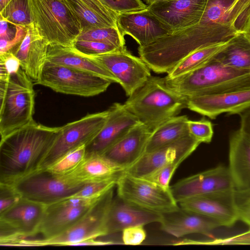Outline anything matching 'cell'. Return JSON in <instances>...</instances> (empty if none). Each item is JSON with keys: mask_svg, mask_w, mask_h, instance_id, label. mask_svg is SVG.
<instances>
[{"mask_svg": "<svg viewBox=\"0 0 250 250\" xmlns=\"http://www.w3.org/2000/svg\"><path fill=\"white\" fill-rule=\"evenodd\" d=\"M15 27L16 34L12 40L8 41L0 39V54L12 50L22 41L25 37L27 26L16 25Z\"/></svg>", "mask_w": 250, "mask_h": 250, "instance_id": "obj_45", "label": "cell"}, {"mask_svg": "<svg viewBox=\"0 0 250 250\" xmlns=\"http://www.w3.org/2000/svg\"><path fill=\"white\" fill-rule=\"evenodd\" d=\"M33 24L49 44L71 47L82 31L81 24L62 0H29Z\"/></svg>", "mask_w": 250, "mask_h": 250, "instance_id": "obj_6", "label": "cell"}, {"mask_svg": "<svg viewBox=\"0 0 250 250\" xmlns=\"http://www.w3.org/2000/svg\"><path fill=\"white\" fill-rule=\"evenodd\" d=\"M228 159L235 190H250V138L239 129L229 135Z\"/></svg>", "mask_w": 250, "mask_h": 250, "instance_id": "obj_26", "label": "cell"}, {"mask_svg": "<svg viewBox=\"0 0 250 250\" xmlns=\"http://www.w3.org/2000/svg\"><path fill=\"white\" fill-rule=\"evenodd\" d=\"M250 11V0H235L229 10V20L236 30Z\"/></svg>", "mask_w": 250, "mask_h": 250, "instance_id": "obj_41", "label": "cell"}, {"mask_svg": "<svg viewBox=\"0 0 250 250\" xmlns=\"http://www.w3.org/2000/svg\"><path fill=\"white\" fill-rule=\"evenodd\" d=\"M204 244H250V230L225 239L203 241Z\"/></svg>", "mask_w": 250, "mask_h": 250, "instance_id": "obj_46", "label": "cell"}, {"mask_svg": "<svg viewBox=\"0 0 250 250\" xmlns=\"http://www.w3.org/2000/svg\"><path fill=\"white\" fill-rule=\"evenodd\" d=\"M239 129L250 138V108L240 114Z\"/></svg>", "mask_w": 250, "mask_h": 250, "instance_id": "obj_49", "label": "cell"}, {"mask_svg": "<svg viewBox=\"0 0 250 250\" xmlns=\"http://www.w3.org/2000/svg\"><path fill=\"white\" fill-rule=\"evenodd\" d=\"M187 115L176 116L167 120L152 131L146 152H150L189 134Z\"/></svg>", "mask_w": 250, "mask_h": 250, "instance_id": "obj_30", "label": "cell"}, {"mask_svg": "<svg viewBox=\"0 0 250 250\" xmlns=\"http://www.w3.org/2000/svg\"><path fill=\"white\" fill-rule=\"evenodd\" d=\"M234 191L192 197L178 204L182 208L217 221L221 227L230 228L238 221Z\"/></svg>", "mask_w": 250, "mask_h": 250, "instance_id": "obj_20", "label": "cell"}, {"mask_svg": "<svg viewBox=\"0 0 250 250\" xmlns=\"http://www.w3.org/2000/svg\"><path fill=\"white\" fill-rule=\"evenodd\" d=\"M162 215V229L178 238L193 233L209 235L212 231L221 227L209 217L180 207Z\"/></svg>", "mask_w": 250, "mask_h": 250, "instance_id": "obj_25", "label": "cell"}, {"mask_svg": "<svg viewBox=\"0 0 250 250\" xmlns=\"http://www.w3.org/2000/svg\"><path fill=\"white\" fill-rule=\"evenodd\" d=\"M162 219V214L141 208L117 196L113 197L106 213V235L122 231L134 226H144L154 222L160 223Z\"/></svg>", "mask_w": 250, "mask_h": 250, "instance_id": "obj_23", "label": "cell"}, {"mask_svg": "<svg viewBox=\"0 0 250 250\" xmlns=\"http://www.w3.org/2000/svg\"><path fill=\"white\" fill-rule=\"evenodd\" d=\"M242 33H243L250 40V13L244 23Z\"/></svg>", "mask_w": 250, "mask_h": 250, "instance_id": "obj_51", "label": "cell"}, {"mask_svg": "<svg viewBox=\"0 0 250 250\" xmlns=\"http://www.w3.org/2000/svg\"><path fill=\"white\" fill-rule=\"evenodd\" d=\"M71 48L78 53L86 57H93L116 51L120 48L105 43L76 40Z\"/></svg>", "mask_w": 250, "mask_h": 250, "instance_id": "obj_36", "label": "cell"}, {"mask_svg": "<svg viewBox=\"0 0 250 250\" xmlns=\"http://www.w3.org/2000/svg\"><path fill=\"white\" fill-rule=\"evenodd\" d=\"M36 83L56 92L87 97L104 92L111 83L93 73L46 61Z\"/></svg>", "mask_w": 250, "mask_h": 250, "instance_id": "obj_8", "label": "cell"}, {"mask_svg": "<svg viewBox=\"0 0 250 250\" xmlns=\"http://www.w3.org/2000/svg\"><path fill=\"white\" fill-rule=\"evenodd\" d=\"M85 184L43 169L12 185L22 198L46 206L72 196Z\"/></svg>", "mask_w": 250, "mask_h": 250, "instance_id": "obj_10", "label": "cell"}, {"mask_svg": "<svg viewBox=\"0 0 250 250\" xmlns=\"http://www.w3.org/2000/svg\"><path fill=\"white\" fill-rule=\"evenodd\" d=\"M10 23L3 19L0 18V39L8 41L12 40L16 34V29L13 30L9 27Z\"/></svg>", "mask_w": 250, "mask_h": 250, "instance_id": "obj_48", "label": "cell"}, {"mask_svg": "<svg viewBox=\"0 0 250 250\" xmlns=\"http://www.w3.org/2000/svg\"><path fill=\"white\" fill-rule=\"evenodd\" d=\"M125 171L103 154H90L86 155L75 169L62 176L86 184L110 179L120 175Z\"/></svg>", "mask_w": 250, "mask_h": 250, "instance_id": "obj_29", "label": "cell"}, {"mask_svg": "<svg viewBox=\"0 0 250 250\" xmlns=\"http://www.w3.org/2000/svg\"><path fill=\"white\" fill-rule=\"evenodd\" d=\"M119 81L128 97L142 86L151 76L150 69L139 57L132 55L125 47L93 57Z\"/></svg>", "mask_w": 250, "mask_h": 250, "instance_id": "obj_15", "label": "cell"}, {"mask_svg": "<svg viewBox=\"0 0 250 250\" xmlns=\"http://www.w3.org/2000/svg\"><path fill=\"white\" fill-rule=\"evenodd\" d=\"M61 130L35 121L0 139V183L12 185L38 171Z\"/></svg>", "mask_w": 250, "mask_h": 250, "instance_id": "obj_2", "label": "cell"}, {"mask_svg": "<svg viewBox=\"0 0 250 250\" xmlns=\"http://www.w3.org/2000/svg\"><path fill=\"white\" fill-rule=\"evenodd\" d=\"M113 198V188L104 193L80 220L60 234L48 238L22 239L11 246H76L88 239L106 236V215Z\"/></svg>", "mask_w": 250, "mask_h": 250, "instance_id": "obj_7", "label": "cell"}, {"mask_svg": "<svg viewBox=\"0 0 250 250\" xmlns=\"http://www.w3.org/2000/svg\"><path fill=\"white\" fill-rule=\"evenodd\" d=\"M165 78L170 88L187 97L250 88V70L227 66L214 57L187 74L173 79Z\"/></svg>", "mask_w": 250, "mask_h": 250, "instance_id": "obj_3", "label": "cell"}, {"mask_svg": "<svg viewBox=\"0 0 250 250\" xmlns=\"http://www.w3.org/2000/svg\"><path fill=\"white\" fill-rule=\"evenodd\" d=\"M170 190L177 203L192 197L235 190L228 167L222 164L183 179L170 186Z\"/></svg>", "mask_w": 250, "mask_h": 250, "instance_id": "obj_13", "label": "cell"}, {"mask_svg": "<svg viewBox=\"0 0 250 250\" xmlns=\"http://www.w3.org/2000/svg\"><path fill=\"white\" fill-rule=\"evenodd\" d=\"M117 26L123 35L131 36L140 46L149 45L173 33L147 8L119 14Z\"/></svg>", "mask_w": 250, "mask_h": 250, "instance_id": "obj_17", "label": "cell"}, {"mask_svg": "<svg viewBox=\"0 0 250 250\" xmlns=\"http://www.w3.org/2000/svg\"><path fill=\"white\" fill-rule=\"evenodd\" d=\"M46 206L22 198L0 214V245L11 246L39 234Z\"/></svg>", "mask_w": 250, "mask_h": 250, "instance_id": "obj_12", "label": "cell"}, {"mask_svg": "<svg viewBox=\"0 0 250 250\" xmlns=\"http://www.w3.org/2000/svg\"><path fill=\"white\" fill-rule=\"evenodd\" d=\"M124 37L118 27H110L82 31L76 40L105 43L123 49L126 47Z\"/></svg>", "mask_w": 250, "mask_h": 250, "instance_id": "obj_33", "label": "cell"}, {"mask_svg": "<svg viewBox=\"0 0 250 250\" xmlns=\"http://www.w3.org/2000/svg\"><path fill=\"white\" fill-rule=\"evenodd\" d=\"M208 0H166L147 5V9L173 32L198 23Z\"/></svg>", "mask_w": 250, "mask_h": 250, "instance_id": "obj_18", "label": "cell"}, {"mask_svg": "<svg viewBox=\"0 0 250 250\" xmlns=\"http://www.w3.org/2000/svg\"><path fill=\"white\" fill-rule=\"evenodd\" d=\"M49 43L38 33L33 23L27 26L22 41L12 50L21 69L35 83L47 61Z\"/></svg>", "mask_w": 250, "mask_h": 250, "instance_id": "obj_24", "label": "cell"}, {"mask_svg": "<svg viewBox=\"0 0 250 250\" xmlns=\"http://www.w3.org/2000/svg\"><path fill=\"white\" fill-rule=\"evenodd\" d=\"M86 156V145L81 146L68 152L58 159L47 168L58 176L65 175L75 169Z\"/></svg>", "mask_w": 250, "mask_h": 250, "instance_id": "obj_35", "label": "cell"}, {"mask_svg": "<svg viewBox=\"0 0 250 250\" xmlns=\"http://www.w3.org/2000/svg\"><path fill=\"white\" fill-rule=\"evenodd\" d=\"M108 116V111L89 114L61 126V131L46 153L39 170L46 169L72 150L86 146L98 135Z\"/></svg>", "mask_w": 250, "mask_h": 250, "instance_id": "obj_11", "label": "cell"}, {"mask_svg": "<svg viewBox=\"0 0 250 250\" xmlns=\"http://www.w3.org/2000/svg\"><path fill=\"white\" fill-rule=\"evenodd\" d=\"M62 0L79 20L82 31L93 28L118 27L119 14L106 7L100 0Z\"/></svg>", "mask_w": 250, "mask_h": 250, "instance_id": "obj_27", "label": "cell"}, {"mask_svg": "<svg viewBox=\"0 0 250 250\" xmlns=\"http://www.w3.org/2000/svg\"><path fill=\"white\" fill-rule=\"evenodd\" d=\"M187 158L182 157L157 169L144 178L166 189H170L171 178L180 165Z\"/></svg>", "mask_w": 250, "mask_h": 250, "instance_id": "obj_37", "label": "cell"}, {"mask_svg": "<svg viewBox=\"0 0 250 250\" xmlns=\"http://www.w3.org/2000/svg\"><path fill=\"white\" fill-rule=\"evenodd\" d=\"M163 0H145L146 3H147V5L151 4L154 2L159 1H163Z\"/></svg>", "mask_w": 250, "mask_h": 250, "instance_id": "obj_53", "label": "cell"}, {"mask_svg": "<svg viewBox=\"0 0 250 250\" xmlns=\"http://www.w3.org/2000/svg\"><path fill=\"white\" fill-rule=\"evenodd\" d=\"M22 198L12 185L0 183V214L14 206Z\"/></svg>", "mask_w": 250, "mask_h": 250, "instance_id": "obj_42", "label": "cell"}, {"mask_svg": "<svg viewBox=\"0 0 250 250\" xmlns=\"http://www.w3.org/2000/svg\"><path fill=\"white\" fill-rule=\"evenodd\" d=\"M152 131L146 125L140 123L102 154L126 170L145 153Z\"/></svg>", "mask_w": 250, "mask_h": 250, "instance_id": "obj_22", "label": "cell"}, {"mask_svg": "<svg viewBox=\"0 0 250 250\" xmlns=\"http://www.w3.org/2000/svg\"><path fill=\"white\" fill-rule=\"evenodd\" d=\"M187 107L214 120L223 113L238 114L250 108V88L187 97Z\"/></svg>", "mask_w": 250, "mask_h": 250, "instance_id": "obj_16", "label": "cell"}, {"mask_svg": "<svg viewBox=\"0 0 250 250\" xmlns=\"http://www.w3.org/2000/svg\"><path fill=\"white\" fill-rule=\"evenodd\" d=\"M214 58L227 66L250 70V40L243 33H238Z\"/></svg>", "mask_w": 250, "mask_h": 250, "instance_id": "obj_31", "label": "cell"}, {"mask_svg": "<svg viewBox=\"0 0 250 250\" xmlns=\"http://www.w3.org/2000/svg\"><path fill=\"white\" fill-rule=\"evenodd\" d=\"M108 8L117 14L145 10L147 5L141 0H100Z\"/></svg>", "mask_w": 250, "mask_h": 250, "instance_id": "obj_40", "label": "cell"}, {"mask_svg": "<svg viewBox=\"0 0 250 250\" xmlns=\"http://www.w3.org/2000/svg\"><path fill=\"white\" fill-rule=\"evenodd\" d=\"M229 41L208 46L193 52L178 62L165 78H175L200 68L226 47Z\"/></svg>", "mask_w": 250, "mask_h": 250, "instance_id": "obj_32", "label": "cell"}, {"mask_svg": "<svg viewBox=\"0 0 250 250\" xmlns=\"http://www.w3.org/2000/svg\"><path fill=\"white\" fill-rule=\"evenodd\" d=\"M200 144L189 135L154 151L145 153L125 172L133 176L144 178L178 158H187Z\"/></svg>", "mask_w": 250, "mask_h": 250, "instance_id": "obj_19", "label": "cell"}, {"mask_svg": "<svg viewBox=\"0 0 250 250\" xmlns=\"http://www.w3.org/2000/svg\"><path fill=\"white\" fill-rule=\"evenodd\" d=\"M238 221L246 224L250 230V199L237 204Z\"/></svg>", "mask_w": 250, "mask_h": 250, "instance_id": "obj_47", "label": "cell"}, {"mask_svg": "<svg viewBox=\"0 0 250 250\" xmlns=\"http://www.w3.org/2000/svg\"><path fill=\"white\" fill-rule=\"evenodd\" d=\"M122 232V240L125 245H140L145 240L146 236L144 226L142 225L126 228Z\"/></svg>", "mask_w": 250, "mask_h": 250, "instance_id": "obj_43", "label": "cell"}, {"mask_svg": "<svg viewBox=\"0 0 250 250\" xmlns=\"http://www.w3.org/2000/svg\"><path fill=\"white\" fill-rule=\"evenodd\" d=\"M0 97L1 139L35 122L33 81L21 67L0 77Z\"/></svg>", "mask_w": 250, "mask_h": 250, "instance_id": "obj_5", "label": "cell"}, {"mask_svg": "<svg viewBox=\"0 0 250 250\" xmlns=\"http://www.w3.org/2000/svg\"><path fill=\"white\" fill-rule=\"evenodd\" d=\"M116 187L119 197L141 208L163 214L180 208L170 189H165L144 178L133 176L125 171L118 178Z\"/></svg>", "mask_w": 250, "mask_h": 250, "instance_id": "obj_9", "label": "cell"}, {"mask_svg": "<svg viewBox=\"0 0 250 250\" xmlns=\"http://www.w3.org/2000/svg\"><path fill=\"white\" fill-rule=\"evenodd\" d=\"M11 0H0V11L9 3Z\"/></svg>", "mask_w": 250, "mask_h": 250, "instance_id": "obj_52", "label": "cell"}, {"mask_svg": "<svg viewBox=\"0 0 250 250\" xmlns=\"http://www.w3.org/2000/svg\"><path fill=\"white\" fill-rule=\"evenodd\" d=\"M188 132L190 136L201 143H209L213 135L211 123L205 118L199 121H188Z\"/></svg>", "mask_w": 250, "mask_h": 250, "instance_id": "obj_39", "label": "cell"}, {"mask_svg": "<svg viewBox=\"0 0 250 250\" xmlns=\"http://www.w3.org/2000/svg\"><path fill=\"white\" fill-rule=\"evenodd\" d=\"M103 195L90 198L69 197L46 205L39 231L42 238L55 236L78 222Z\"/></svg>", "mask_w": 250, "mask_h": 250, "instance_id": "obj_14", "label": "cell"}, {"mask_svg": "<svg viewBox=\"0 0 250 250\" xmlns=\"http://www.w3.org/2000/svg\"><path fill=\"white\" fill-rule=\"evenodd\" d=\"M235 0H208L203 15L196 24L173 32L145 47L153 67L168 73L193 52L228 42L238 33L229 20V10Z\"/></svg>", "mask_w": 250, "mask_h": 250, "instance_id": "obj_1", "label": "cell"}, {"mask_svg": "<svg viewBox=\"0 0 250 250\" xmlns=\"http://www.w3.org/2000/svg\"><path fill=\"white\" fill-rule=\"evenodd\" d=\"M0 15L14 26H28L33 23L29 0H11Z\"/></svg>", "mask_w": 250, "mask_h": 250, "instance_id": "obj_34", "label": "cell"}, {"mask_svg": "<svg viewBox=\"0 0 250 250\" xmlns=\"http://www.w3.org/2000/svg\"><path fill=\"white\" fill-rule=\"evenodd\" d=\"M234 197L237 204L250 199V190L234 191Z\"/></svg>", "mask_w": 250, "mask_h": 250, "instance_id": "obj_50", "label": "cell"}, {"mask_svg": "<svg viewBox=\"0 0 250 250\" xmlns=\"http://www.w3.org/2000/svg\"><path fill=\"white\" fill-rule=\"evenodd\" d=\"M107 110V120L98 135L86 146V155L103 154L132 127L141 123L124 104L115 103Z\"/></svg>", "mask_w": 250, "mask_h": 250, "instance_id": "obj_21", "label": "cell"}, {"mask_svg": "<svg viewBox=\"0 0 250 250\" xmlns=\"http://www.w3.org/2000/svg\"><path fill=\"white\" fill-rule=\"evenodd\" d=\"M120 175L101 181L86 183L80 190L70 197L90 198L103 195L116 186Z\"/></svg>", "mask_w": 250, "mask_h": 250, "instance_id": "obj_38", "label": "cell"}, {"mask_svg": "<svg viewBox=\"0 0 250 250\" xmlns=\"http://www.w3.org/2000/svg\"><path fill=\"white\" fill-rule=\"evenodd\" d=\"M0 77L7 76L21 68L18 58L11 52L0 54Z\"/></svg>", "mask_w": 250, "mask_h": 250, "instance_id": "obj_44", "label": "cell"}, {"mask_svg": "<svg viewBox=\"0 0 250 250\" xmlns=\"http://www.w3.org/2000/svg\"><path fill=\"white\" fill-rule=\"evenodd\" d=\"M187 97L170 88L165 78L151 76L128 97L126 108L142 123L153 130L187 107Z\"/></svg>", "mask_w": 250, "mask_h": 250, "instance_id": "obj_4", "label": "cell"}, {"mask_svg": "<svg viewBox=\"0 0 250 250\" xmlns=\"http://www.w3.org/2000/svg\"><path fill=\"white\" fill-rule=\"evenodd\" d=\"M47 61L93 73L111 83H119L117 78L102 63L93 58L78 53L70 47L49 44Z\"/></svg>", "mask_w": 250, "mask_h": 250, "instance_id": "obj_28", "label": "cell"}]
</instances>
